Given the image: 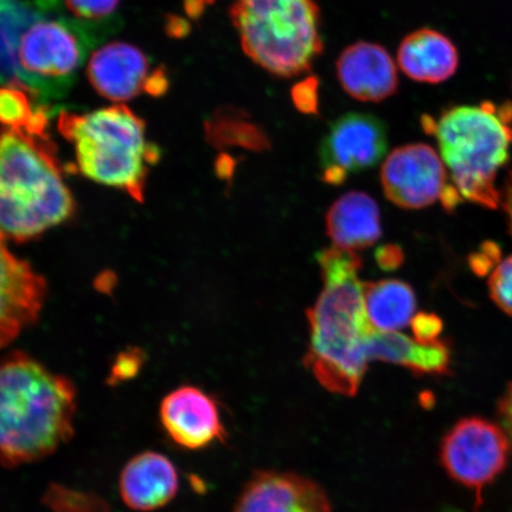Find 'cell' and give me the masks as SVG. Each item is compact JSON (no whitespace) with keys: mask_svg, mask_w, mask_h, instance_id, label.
<instances>
[{"mask_svg":"<svg viewBox=\"0 0 512 512\" xmlns=\"http://www.w3.org/2000/svg\"><path fill=\"white\" fill-rule=\"evenodd\" d=\"M317 261L324 290L307 311L311 341L304 363L329 392L355 396L368 369L364 344L374 331L358 279L363 262L356 252L336 246L320 251Z\"/></svg>","mask_w":512,"mask_h":512,"instance_id":"1","label":"cell"},{"mask_svg":"<svg viewBox=\"0 0 512 512\" xmlns=\"http://www.w3.org/2000/svg\"><path fill=\"white\" fill-rule=\"evenodd\" d=\"M75 388L28 355L0 361V464L18 466L50 456L72 438Z\"/></svg>","mask_w":512,"mask_h":512,"instance_id":"2","label":"cell"},{"mask_svg":"<svg viewBox=\"0 0 512 512\" xmlns=\"http://www.w3.org/2000/svg\"><path fill=\"white\" fill-rule=\"evenodd\" d=\"M49 137L22 130L0 132V236L29 241L74 214Z\"/></svg>","mask_w":512,"mask_h":512,"instance_id":"3","label":"cell"},{"mask_svg":"<svg viewBox=\"0 0 512 512\" xmlns=\"http://www.w3.org/2000/svg\"><path fill=\"white\" fill-rule=\"evenodd\" d=\"M421 124L437 139L460 197L496 209L501 202L496 178L509 160L512 144L511 102L453 106L438 118L425 115Z\"/></svg>","mask_w":512,"mask_h":512,"instance_id":"4","label":"cell"},{"mask_svg":"<svg viewBox=\"0 0 512 512\" xmlns=\"http://www.w3.org/2000/svg\"><path fill=\"white\" fill-rule=\"evenodd\" d=\"M59 131L74 145L76 164L91 181L143 201L150 166L159 150L145 139V123L124 105L88 114L63 112Z\"/></svg>","mask_w":512,"mask_h":512,"instance_id":"5","label":"cell"},{"mask_svg":"<svg viewBox=\"0 0 512 512\" xmlns=\"http://www.w3.org/2000/svg\"><path fill=\"white\" fill-rule=\"evenodd\" d=\"M229 16L249 59L279 78L309 72L323 53L315 0H235Z\"/></svg>","mask_w":512,"mask_h":512,"instance_id":"6","label":"cell"},{"mask_svg":"<svg viewBox=\"0 0 512 512\" xmlns=\"http://www.w3.org/2000/svg\"><path fill=\"white\" fill-rule=\"evenodd\" d=\"M54 6L24 31L17 50L18 80L38 104L66 95L88 51L100 41L101 24L61 15Z\"/></svg>","mask_w":512,"mask_h":512,"instance_id":"7","label":"cell"},{"mask_svg":"<svg viewBox=\"0 0 512 512\" xmlns=\"http://www.w3.org/2000/svg\"><path fill=\"white\" fill-rule=\"evenodd\" d=\"M511 441L503 428L483 418H465L448 431L440 445V463L454 482L482 492L508 465Z\"/></svg>","mask_w":512,"mask_h":512,"instance_id":"8","label":"cell"},{"mask_svg":"<svg viewBox=\"0 0 512 512\" xmlns=\"http://www.w3.org/2000/svg\"><path fill=\"white\" fill-rule=\"evenodd\" d=\"M387 150L388 131L381 119L367 113L342 115L331 124L320 144L323 181L341 185L350 175L374 168Z\"/></svg>","mask_w":512,"mask_h":512,"instance_id":"9","label":"cell"},{"mask_svg":"<svg viewBox=\"0 0 512 512\" xmlns=\"http://www.w3.org/2000/svg\"><path fill=\"white\" fill-rule=\"evenodd\" d=\"M381 183L388 200L403 209L441 201L450 185L443 159L426 144H409L390 153L382 165Z\"/></svg>","mask_w":512,"mask_h":512,"instance_id":"10","label":"cell"},{"mask_svg":"<svg viewBox=\"0 0 512 512\" xmlns=\"http://www.w3.org/2000/svg\"><path fill=\"white\" fill-rule=\"evenodd\" d=\"M46 281L16 258L0 236V348L34 323L46 299Z\"/></svg>","mask_w":512,"mask_h":512,"instance_id":"11","label":"cell"},{"mask_svg":"<svg viewBox=\"0 0 512 512\" xmlns=\"http://www.w3.org/2000/svg\"><path fill=\"white\" fill-rule=\"evenodd\" d=\"M233 512H334L326 492L297 473L259 471L243 488Z\"/></svg>","mask_w":512,"mask_h":512,"instance_id":"12","label":"cell"},{"mask_svg":"<svg viewBox=\"0 0 512 512\" xmlns=\"http://www.w3.org/2000/svg\"><path fill=\"white\" fill-rule=\"evenodd\" d=\"M160 419L170 438L188 450H202L227 438L219 405L195 387H181L166 396Z\"/></svg>","mask_w":512,"mask_h":512,"instance_id":"13","label":"cell"},{"mask_svg":"<svg viewBox=\"0 0 512 512\" xmlns=\"http://www.w3.org/2000/svg\"><path fill=\"white\" fill-rule=\"evenodd\" d=\"M337 76L356 100L380 102L398 92L395 63L380 44L357 42L345 49L337 61Z\"/></svg>","mask_w":512,"mask_h":512,"instance_id":"14","label":"cell"},{"mask_svg":"<svg viewBox=\"0 0 512 512\" xmlns=\"http://www.w3.org/2000/svg\"><path fill=\"white\" fill-rule=\"evenodd\" d=\"M150 63L142 50L112 42L96 50L87 75L95 91L112 101H128L143 91Z\"/></svg>","mask_w":512,"mask_h":512,"instance_id":"15","label":"cell"},{"mask_svg":"<svg viewBox=\"0 0 512 512\" xmlns=\"http://www.w3.org/2000/svg\"><path fill=\"white\" fill-rule=\"evenodd\" d=\"M178 473L171 460L157 452L138 454L120 476V495L128 508L153 511L177 495Z\"/></svg>","mask_w":512,"mask_h":512,"instance_id":"16","label":"cell"},{"mask_svg":"<svg viewBox=\"0 0 512 512\" xmlns=\"http://www.w3.org/2000/svg\"><path fill=\"white\" fill-rule=\"evenodd\" d=\"M364 350L368 362L398 364L416 375H446L451 366V351L444 342L424 344L398 331L370 332Z\"/></svg>","mask_w":512,"mask_h":512,"instance_id":"17","label":"cell"},{"mask_svg":"<svg viewBox=\"0 0 512 512\" xmlns=\"http://www.w3.org/2000/svg\"><path fill=\"white\" fill-rule=\"evenodd\" d=\"M398 61L402 72L408 78L435 85L456 74L459 54L450 38L441 32L420 29L401 42Z\"/></svg>","mask_w":512,"mask_h":512,"instance_id":"18","label":"cell"},{"mask_svg":"<svg viewBox=\"0 0 512 512\" xmlns=\"http://www.w3.org/2000/svg\"><path fill=\"white\" fill-rule=\"evenodd\" d=\"M326 233L336 247L358 251L373 246L382 235L380 209L374 198L351 191L326 214Z\"/></svg>","mask_w":512,"mask_h":512,"instance_id":"19","label":"cell"},{"mask_svg":"<svg viewBox=\"0 0 512 512\" xmlns=\"http://www.w3.org/2000/svg\"><path fill=\"white\" fill-rule=\"evenodd\" d=\"M60 3V0H0V83L9 86L19 81L17 50L24 31Z\"/></svg>","mask_w":512,"mask_h":512,"instance_id":"20","label":"cell"},{"mask_svg":"<svg viewBox=\"0 0 512 512\" xmlns=\"http://www.w3.org/2000/svg\"><path fill=\"white\" fill-rule=\"evenodd\" d=\"M364 305L371 328L393 332L411 324L416 310L415 292L411 285L398 279H387L363 285Z\"/></svg>","mask_w":512,"mask_h":512,"instance_id":"21","label":"cell"},{"mask_svg":"<svg viewBox=\"0 0 512 512\" xmlns=\"http://www.w3.org/2000/svg\"><path fill=\"white\" fill-rule=\"evenodd\" d=\"M206 136L208 143L216 149L238 146L254 152L271 149V140L264 128L253 123L249 114L240 108H219L207 120Z\"/></svg>","mask_w":512,"mask_h":512,"instance_id":"22","label":"cell"},{"mask_svg":"<svg viewBox=\"0 0 512 512\" xmlns=\"http://www.w3.org/2000/svg\"><path fill=\"white\" fill-rule=\"evenodd\" d=\"M21 82L0 88V124L12 130L28 131L34 120L37 105Z\"/></svg>","mask_w":512,"mask_h":512,"instance_id":"23","label":"cell"},{"mask_svg":"<svg viewBox=\"0 0 512 512\" xmlns=\"http://www.w3.org/2000/svg\"><path fill=\"white\" fill-rule=\"evenodd\" d=\"M47 503L56 512H108L101 499L82 492L70 491L54 486L47 494Z\"/></svg>","mask_w":512,"mask_h":512,"instance_id":"24","label":"cell"},{"mask_svg":"<svg viewBox=\"0 0 512 512\" xmlns=\"http://www.w3.org/2000/svg\"><path fill=\"white\" fill-rule=\"evenodd\" d=\"M489 288L495 304L512 317V255L494 268L490 275Z\"/></svg>","mask_w":512,"mask_h":512,"instance_id":"25","label":"cell"},{"mask_svg":"<svg viewBox=\"0 0 512 512\" xmlns=\"http://www.w3.org/2000/svg\"><path fill=\"white\" fill-rule=\"evenodd\" d=\"M67 9L79 21L102 24L105 19H113L120 0H64Z\"/></svg>","mask_w":512,"mask_h":512,"instance_id":"26","label":"cell"},{"mask_svg":"<svg viewBox=\"0 0 512 512\" xmlns=\"http://www.w3.org/2000/svg\"><path fill=\"white\" fill-rule=\"evenodd\" d=\"M292 101L297 110L304 114L319 113V81L316 76H310L297 83L292 88Z\"/></svg>","mask_w":512,"mask_h":512,"instance_id":"27","label":"cell"},{"mask_svg":"<svg viewBox=\"0 0 512 512\" xmlns=\"http://www.w3.org/2000/svg\"><path fill=\"white\" fill-rule=\"evenodd\" d=\"M412 330L416 341L430 344L439 341L443 322L433 313H418L412 319Z\"/></svg>","mask_w":512,"mask_h":512,"instance_id":"28","label":"cell"},{"mask_svg":"<svg viewBox=\"0 0 512 512\" xmlns=\"http://www.w3.org/2000/svg\"><path fill=\"white\" fill-rule=\"evenodd\" d=\"M375 260L383 271H395L405 260L402 249L395 245H386L376 249Z\"/></svg>","mask_w":512,"mask_h":512,"instance_id":"29","label":"cell"},{"mask_svg":"<svg viewBox=\"0 0 512 512\" xmlns=\"http://www.w3.org/2000/svg\"><path fill=\"white\" fill-rule=\"evenodd\" d=\"M169 87V76L166 74L165 69L160 67L157 68L150 76H147L143 91L146 94L155 96V98H159V96H163L169 91Z\"/></svg>","mask_w":512,"mask_h":512,"instance_id":"30","label":"cell"},{"mask_svg":"<svg viewBox=\"0 0 512 512\" xmlns=\"http://www.w3.org/2000/svg\"><path fill=\"white\" fill-rule=\"evenodd\" d=\"M499 252L498 248L494 245L486 246L482 249V252L477 253L471 258V267L473 271L478 274L488 273L491 268L496 267Z\"/></svg>","mask_w":512,"mask_h":512,"instance_id":"31","label":"cell"},{"mask_svg":"<svg viewBox=\"0 0 512 512\" xmlns=\"http://www.w3.org/2000/svg\"><path fill=\"white\" fill-rule=\"evenodd\" d=\"M498 413L503 430L507 432L510 441H512V383L503 395L501 402H499Z\"/></svg>","mask_w":512,"mask_h":512,"instance_id":"32","label":"cell"},{"mask_svg":"<svg viewBox=\"0 0 512 512\" xmlns=\"http://www.w3.org/2000/svg\"><path fill=\"white\" fill-rule=\"evenodd\" d=\"M165 29L170 37L182 38L189 34L190 24L183 18L170 16L166 21Z\"/></svg>","mask_w":512,"mask_h":512,"instance_id":"33","label":"cell"},{"mask_svg":"<svg viewBox=\"0 0 512 512\" xmlns=\"http://www.w3.org/2000/svg\"><path fill=\"white\" fill-rule=\"evenodd\" d=\"M207 0H185V10L192 18H198L206 8Z\"/></svg>","mask_w":512,"mask_h":512,"instance_id":"34","label":"cell"},{"mask_svg":"<svg viewBox=\"0 0 512 512\" xmlns=\"http://www.w3.org/2000/svg\"><path fill=\"white\" fill-rule=\"evenodd\" d=\"M235 169V160L227 155H223L219 159V174L228 177L232 176Z\"/></svg>","mask_w":512,"mask_h":512,"instance_id":"35","label":"cell"},{"mask_svg":"<svg viewBox=\"0 0 512 512\" xmlns=\"http://www.w3.org/2000/svg\"><path fill=\"white\" fill-rule=\"evenodd\" d=\"M505 209H507V214H508L509 222H510V228H511V232H512V187L508 191L507 200H505Z\"/></svg>","mask_w":512,"mask_h":512,"instance_id":"36","label":"cell"}]
</instances>
